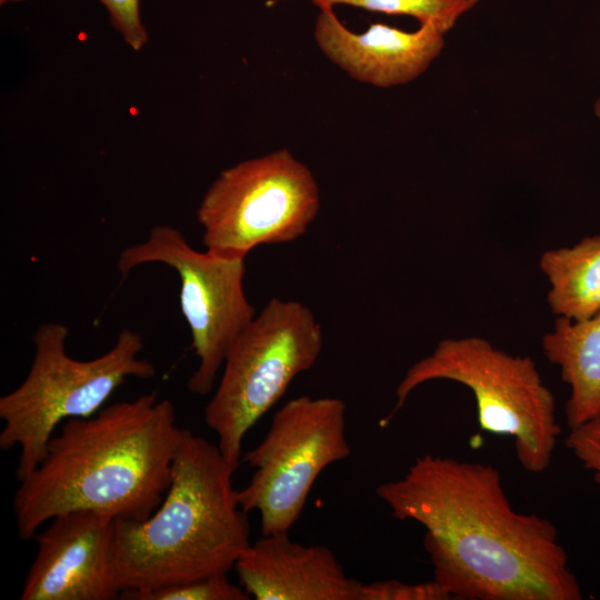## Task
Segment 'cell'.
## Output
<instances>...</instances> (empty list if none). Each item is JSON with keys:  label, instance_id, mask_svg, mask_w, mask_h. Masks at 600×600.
Returning a JSON list of instances; mask_svg holds the SVG:
<instances>
[{"label": "cell", "instance_id": "cell-1", "mask_svg": "<svg viewBox=\"0 0 600 600\" xmlns=\"http://www.w3.org/2000/svg\"><path fill=\"white\" fill-rule=\"evenodd\" d=\"M376 493L426 529L433 580L452 599H582L553 523L517 512L492 466L424 454Z\"/></svg>", "mask_w": 600, "mask_h": 600}, {"label": "cell", "instance_id": "cell-2", "mask_svg": "<svg viewBox=\"0 0 600 600\" xmlns=\"http://www.w3.org/2000/svg\"><path fill=\"white\" fill-rule=\"evenodd\" d=\"M183 430L173 403L156 393L64 421L14 493L20 539L33 538L47 521L70 511L146 520L170 487Z\"/></svg>", "mask_w": 600, "mask_h": 600}, {"label": "cell", "instance_id": "cell-3", "mask_svg": "<svg viewBox=\"0 0 600 600\" xmlns=\"http://www.w3.org/2000/svg\"><path fill=\"white\" fill-rule=\"evenodd\" d=\"M219 447L183 430L171 483L142 521L114 519V566L123 592H146L228 573L250 547V526ZM121 596V594H120Z\"/></svg>", "mask_w": 600, "mask_h": 600}, {"label": "cell", "instance_id": "cell-4", "mask_svg": "<svg viewBox=\"0 0 600 600\" xmlns=\"http://www.w3.org/2000/svg\"><path fill=\"white\" fill-rule=\"evenodd\" d=\"M68 336L62 323L40 324L32 337L34 356L27 377L0 398V448H19V482L41 462L60 423L96 414L130 377L156 376L153 364L138 357L143 348L138 332L123 328L113 347L91 360L68 354Z\"/></svg>", "mask_w": 600, "mask_h": 600}, {"label": "cell", "instance_id": "cell-5", "mask_svg": "<svg viewBox=\"0 0 600 600\" xmlns=\"http://www.w3.org/2000/svg\"><path fill=\"white\" fill-rule=\"evenodd\" d=\"M451 380L474 394L482 430L513 439L521 467L546 471L561 428L554 398L529 357L508 354L479 337L443 339L413 363L397 387L396 412L409 394L430 380Z\"/></svg>", "mask_w": 600, "mask_h": 600}, {"label": "cell", "instance_id": "cell-6", "mask_svg": "<svg viewBox=\"0 0 600 600\" xmlns=\"http://www.w3.org/2000/svg\"><path fill=\"white\" fill-rule=\"evenodd\" d=\"M322 330L296 300H269L230 347L204 421L224 458L238 468L248 431L317 362Z\"/></svg>", "mask_w": 600, "mask_h": 600}, {"label": "cell", "instance_id": "cell-7", "mask_svg": "<svg viewBox=\"0 0 600 600\" xmlns=\"http://www.w3.org/2000/svg\"><path fill=\"white\" fill-rule=\"evenodd\" d=\"M320 193L310 169L288 149L220 172L197 210L206 251L246 259L260 244L302 237L318 216Z\"/></svg>", "mask_w": 600, "mask_h": 600}, {"label": "cell", "instance_id": "cell-8", "mask_svg": "<svg viewBox=\"0 0 600 600\" xmlns=\"http://www.w3.org/2000/svg\"><path fill=\"white\" fill-rule=\"evenodd\" d=\"M346 410L334 397L293 398L274 413L261 442L242 454L253 472L237 499L247 513L259 512L262 536L289 532L319 474L351 454Z\"/></svg>", "mask_w": 600, "mask_h": 600}, {"label": "cell", "instance_id": "cell-9", "mask_svg": "<svg viewBox=\"0 0 600 600\" xmlns=\"http://www.w3.org/2000/svg\"><path fill=\"white\" fill-rule=\"evenodd\" d=\"M147 263L166 264L179 276L180 307L199 361L187 388L193 394L207 396L230 347L256 317L243 288L244 259L198 251L180 230L162 224L153 227L143 242L124 248L117 269L124 279Z\"/></svg>", "mask_w": 600, "mask_h": 600}, {"label": "cell", "instance_id": "cell-10", "mask_svg": "<svg viewBox=\"0 0 600 600\" xmlns=\"http://www.w3.org/2000/svg\"><path fill=\"white\" fill-rule=\"evenodd\" d=\"M37 554L21 600L120 598L114 566V519L78 510L59 514L34 536Z\"/></svg>", "mask_w": 600, "mask_h": 600}, {"label": "cell", "instance_id": "cell-11", "mask_svg": "<svg viewBox=\"0 0 600 600\" xmlns=\"http://www.w3.org/2000/svg\"><path fill=\"white\" fill-rule=\"evenodd\" d=\"M314 4L320 9L314 24L318 47L360 82L380 88L410 82L427 70L444 46V33L431 23L413 32L374 23L356 33L338 19L333 6L321 1Z\"/></svg>", "mask_w": 600, "mask_h": 600}, {"label": "cell", "instance_id": "cell-12", "mask_svg": "<svg viewBox=\"0 0 600 600\" xmlns=\"http://www.w3.org/2000/svg\"><path fill=\"white\" fill-rule=\"evenodd\" d=\"M233 569L256 600H360L362 583L347 576L331 549L292 541L289 532L262 536Z\"/></svg>", "mask_w": 600, "mask_h": 600}, {"label": "cell", "instance_id": "cell-13", "mask_svg": "<svg viewBox=\"0 0 600 600\" xmlns=\"http://www.w3.org/2000/svg\"><path fill=\"white\" fill-rule=\"evenodd\" d=\"M542 349L571 389L564 408L569 429L600 418V312L582 321L558 317Z\"/></svg>", "mask_w": 600, "mask_h": 600}, {"label": "cell", "instance_id": "cell-14", "mask_svg": "<svg viewBox=\"0 0 600 600\" xmlns=\"http://www.w3.org/2000/svg\"><path fill=\"white\" fill-rule=\"evenodd\" d=\"M540 268L550 282L548 302L558 317L582 321L600 312L599 234L546 251Z\"/></svg>", "mask_w": 600, "mask_h": 600}, {"label": "cell", "instance_id": "cell-15", "mask_svg": "<svg viewBox=\"0 0 600 600\" xmlns=\"http://www.w3.org/2000/svg\"><path fill=\"white\" fill-rule=\"evenodd\" d=\"M331 6L346 4L387 14L411 16L420 26L431 23L447 33L479 0H312Z\"/></svg>", "mask_w": 600, "mask_h": 600}, {"label": "cell", "instance_id": "cell-16", "mask_svg": "<svg viewBox=\"0 0 600 600\" xmlns=\"http://www.w3.org/2000/svg\"><path fill=\"white\" fill-rule=\"evenodd\" d=\"M127 600H248L249 594L228 579V573H216L201 579L146 592H123Z\"/></svg>", "mask_w": 600, "mask_h": 600}, {"label": "cell", "instance_id": "cell-17", "mask_svg": "<svg viewBox=\"0 0 600 600\" xmlns=\"http://www.w3.org/2000/svg\"><path fill=\"white\" fill-rule=\"evenodd\" d=\"M451 596L437 581L404 583L398 580L361 584L360 600H450Z\"/></svg>", "mask_w": 600, "mask_h": 600}, {"label": "cell", "instance_id": "cell-18", "mask_svg": "<svg viewBox=\"0 0 600 600\" xmlns=\"http://www.w3.org/2000/svg\"><path fill=\"white\" fill-rule=\"evenodd\" d=\"M564 443L600 487V418L571 428Z\"/></svg>", "mask_w": 600, "mask_h": 600}, {"label": "cell", "instance_id": "cell-19", "mask_svg": "<svg viewBox=\"0 0 600 600\" xmlns=\"http://www.w3.org/2000/svg\"><path fill=\"white\" fill-rule=\"evenodd\" d=\"M107 8L111 23L133 49L140 50L148 40V33L140 18V0H100Z\"/></svg>", "mask_w": 600, "mask_h": 600}, {"label": "cell", "instance_id": "cell-20", "mask_svg": "<svg viewBox=\"0 0 600 600\" xmlns=\"http://www.w3.org/2000/svg\"><path fill=\"white\" fill-rule=\"evenodd\" d=\"M594 113L598 118H600V97L597 99L594 103Z\"/></svg>", "mask_w": 600, "mask_h": 600}, {"label": "cell", "instance_id": "cell-21", "mask_svg": "<svg viewBox=\"0 0 600 600\" xmlns=\"http://www.w3.org/2000/svg\"><path fill=\"white\" fill-rule=\"evenodd\" d=\"M10 1H20V0H0V3L3 4L6 2H10Z\"/></svg>", "mask_w": 600, "mask_h": 600}]
</instances>
